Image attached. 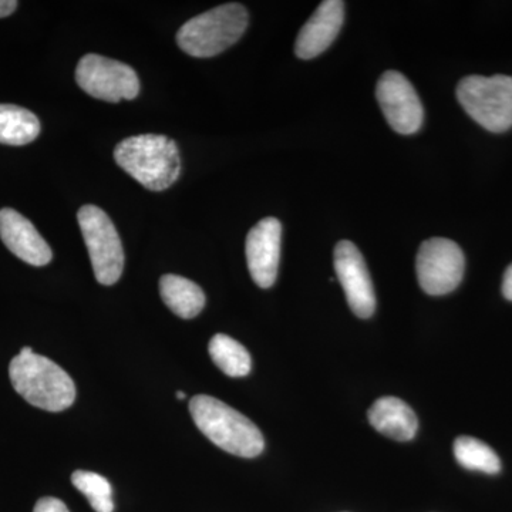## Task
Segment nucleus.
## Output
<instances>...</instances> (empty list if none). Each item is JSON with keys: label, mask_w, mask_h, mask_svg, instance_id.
I'll list each match as a JSON object with an SVG mask.
<instances>
[{"label": "nucleus", "mask_w": 512, "mask_h": 512, "mask_svg": "<svg viewBox=\"0 0 512 512\" xmlns=\"http://www.w3.org/2000/svg\"><path fill=\"white\" fill-rule=\"evenodd\" d=\"M40 134V121L32 111L0 104V144L26 146Z\"/></svg>", "instance_id": "obj_16"}, {"label": "nucleus", "mask_w": 512, "mask_h": 512, "mask_svg": "<svg viewBox=\"0 0 512 512\" xmlns=\"http://www.w3.org/2000/svg\"><path fill=\"white\" fill-rule=\"evenodd\" d=\"M9 377L16 390L32 406L46 412H63L76 400V386L62 367L32 348H23L9 365Z\"/></svg>", "instance_id": "obj_1"}, {"label": "nucleus", "mask_w": 512, "mask_h": 512, "mask_svg": "<svg viewBox=\"0 0 512 512\" xmlns=\"http://www.w3.org/2000/svg\"><path fill=\"white\" fill-rule=\"evenodd\" d=\"M175 394H177V399L178 400H185V399H187V396H185L184 392H177Z\"/></svg>", "instance_id": "obj_23"}, {"label": "nucleus", "mask_w": 512, "mask_h": 512, "mask_svg": "<svg viewBox=\"0 0 512 512\" xmlns=\"http://www.w3.org/2000/svg\"><path fill=\"white\" fill-rule=\"evenodd\" d=\"M190 413L201 433L227 453L254 458L264 451L265 440L261 430L248 417L221 400L198 394L191 399Z\"/></svg>", "instance_id": "obj_2"}, {"label": "nucleus", "mask_w": 512, "mask_h": 512, "mask_svg": "<svg viewBox=\"0 0 512 512\" xmlns=\"http://www.w3.org/2000/svg\"><path fill=\"white\" fill-rule=\"evenodd\" d=\"M208 352L215 366L229 377H244L251 372V355L231 336L222 333L215 335L208 345Z\"/></svg>", "instance_id": "obj_17"}, {"label": "nucleus", "mask_w": 512, "mask_h": 512, "mask_svg": "<svg viewBox=\"0 0 512 512\" xmlns=\"http://www.w3.org/2000/svg\"><path fill=\"white\" fill-rule=\"evenodd\" d=\"M343 22L345 3L340 0H325L320 3L296 37V56L302 60H311L322 55L338 37Z\"/></svg>", "instance_id": "obj_12"}, {"label": "nucleus", "mask_w": 512, "mask_h": 512, "mask_svg": "<svg viewBox=\"0 0 512 512\" xmlns=\"http://www.w3.org/2000/svg\"><path fill=\"white\" fill-rule=\"evenodd\" d=\"M160 293L167 308L180 318H195L205 308L204 291L183 276L164 275L160 279Z\"/></svg>", "instance_id": "obj_15"}, {"label": "nucleus", "mask_w": 512, "mask_h": 512, "mask_svg": "<svg viewBox=\"0 0 512 512\" xmlns=\"http://www.w3.org/2000/svg\"><path fill=\"white\" fill-rule=\"evenodd\" d=\"M0 238L12 254L26 264L45 266L53 252L35 225L12 208L0 211Z\"/></svg>", "instance_id": "obj_13"}, {"label": "nucleus", "mask_w": 512, "mask_h": 512, "mask_svg": "<svg viewBox=\"0 0 512 512\" xmlns=\"http://www.w3.org/2000/svg\"><path fill=\"white\" fill-rule=\"evenodd\" d=\"M466 258L456 242L446 238L424 241L416 259L420 288L433 296L456 291L463 281Z\"/></svg>", "instance_id": "obj_7"}, {"label": "nucleus", "mask_w": 512, "mask_h": 512, "mask_svg": "<svg viewBox=\"0 0 512 512\" xmlns=\"http://www.w3.org/2000/svg\"><path fill=\"white\" fill-rule=\"evenodd\" d=\"M72 483L87 498L96 512H113V488L107 478L92 471H74Z\"/></svg>", "instance_id": "obj_19"}, {"label": "nucleus", "mask_w": 512, "mask_h": 512, "mask_svg": "<svg viewBox=\"0 0 512 512\" xmlns=\"http://www.w3.org/2000/svg\"><path fill=\"white\" fill-rule=\"evenodd\" d=\"M376 97L387 123L396 133L409 136L423 126L424 111L419 94L402 73L393 70L383 73L377 83Z\"/></svg>", "instance_id": "obj_9"}, {"label": "nucleus", "mask_w": 512, "mask_h": 512, "mask_svg": "<svg viewBox=\"0 0 512 512\" xmlns=\"http://www.w3.org/2000/svg\"><path fill=\"white\" fill-rule=\"evenodd\" d=\"M77 221L82 229L97 282L106 286L116 284L123 274L124 249L113 221L96 205L80 208Z\"/></svg>", "instance_id": "obj_6"}, {"label": "nucleus", "mask_w": 512, "mask_h": 512, "mask_svg": "<svg viewBox=\"0 0 512 512\" xmlns=\"http://www.w3.org/2000/svg\"><path fill=\"white\" fill-rule=\"evenodd\" d=\"M282 225L276 218L259 221L248 232L247 262L249 274L259 288L274 286L281 261Z\"/></svg>", "instance_id": "obj_11"}, {"label": "nucleus", "mask_w": 512, "mask_h": 512, "mask_svg": "<svg viewBox=\"0 0 512 512\" xmlns=\"http://www.w3.org/2000/svg\"><path fill=\"white\" fill-rule=\"evenodd\" d=\"M335 271L352 312L367 319L375 313L376 295L365 258L356 245L340 241L335 248Z\"/></svg>", "instance_id": "obj_10"}, {"label": "nucleus", "mask_w": 512, "mask_h": 512, "mask_svg": "<svg viewBox=\"0 0 512 512\" xmlns=\"http://www.w3.org/2000/svg\"><path fill=\"white\" fill-rule=\"evenodd\" d=\"M457 99L485 130L504 133L512 127V77L468 76L458 83Z\"/></svg>", "instance_id": "obj_5"}, {"label": "nucleus", "mask_w": 512, "mask_h": 512, "mask_svg": "<svg viewBox=\"0 0 512 512\" xmlns=\"http://www.w3.org/2000/svg\"><path fill=\"white\" fill-rule=\"evenodd\" d=\"M247 9L227 3L188 20L177 33V43L192 57H212L235 45L248 28Z\"/></svg>", "instance_id": "obj_4"}, {"label": "nucleus", "mask_w": 512, "mask_h": 512, "mask_svg": "<svg viewBox=\"0 0 512 512\" xmlns=\"http://www.w3.org/2000/svg\"><path fill=\"white\" fill-rule=\"evenodd\" d=\"M369 423L383 436L396 441H410L419 430V420L409 404L397 397H382L370 407Z\"/></svg>", "instance_id": "obj_14"}, {"label": "nucleus", "mask_w": 512, "mask_h": 512, "mask_svg": "<svg viewBox=\"0 0 512 512\" xmlns=\"http://www.w3.org/2000/svg\"><path fill=\"white\" fill-rule=\"evenodd\" d=\"M76 82L94 99L109 103L133 100L140 93V80L133 67L100 55L82 57L77 64Z\"/></svg>", "instance_id": "obj_8"}, {"label": "nucleus", "mask_w": 512, "mask_h": 512, "mask_svg": "<svg viewBox=\"0 0 512 512\" xmlns=\"http://www.w3.org/2000/svg\"><path fill=\"white\" fill-rule=\"evenodd\" d=\"M16 8H18V2L15 0H0V18L12 15Z\"/></svg>", "instance_id": "obj_22"}, {"label": "nucleus", "mask_w": 512, "mask_h": 512, "mask_svg": "<svg viewBox=\"0 0 512 512\" xmlns=\"http://www.w3.org/2000/svg\"><path fill=\"white\" fill-rule=\"evenodd\" d=\"M33 512H70L62 500L55 497L40 498Z\"/></svg>", "instance_id": "obj_20"}, {"label": "nucleus", "mask_w": 512, "mask_h": 512, "mask_svg": "<svg viewBox=\"0 0 512 512\" xmlns=\"http://www.w3.org/2000/svg\"><path fill=\"white\" fill-rule=\"evenodd\" d=\"M114 160L134 180L151 191L167 190L181 174L177 144L160 134L126 138L117 144Z\"/></svg>", "instance_id": "obj_3"}, {"label": "nucleus", "mask_w": 512, "mask_h": 512, "mask_svg": "<svg viewBox=\"0 0 512 512\" xmlns=\"http://www.w3.org/2000/svg\"><path fill=\"white\" fill-rule=\"evenodd\" d=\"M454 457L467 470L485 474H497L501 471L500 457L493 448L474 437H458L454 441Z\"/></svg>", "instance_id": "obj_18"}, {"label": "nucleus", "mask_w": 512, "mask_h": 512, "mask_svg": "<svg viewBox=\"0 0 512 512\" xmlns=\"http://www.w3.org/2000/svg\"><path fill=\"white\" fill-rule=\"evenodd\" d=\"M503 295L507 301L512 302V264L505 271L503 279Z\"/></svg>", "instance_id": "obj_21"}]
</instances>
